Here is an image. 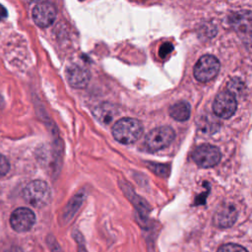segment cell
I'll list each match as a JSON object with an SVG mask.
<instances>
[{"label": "cell", "instance_id": "obj_3", "mask_svg": "<svg viewBox=\"0 0 252 252\" xmlns=\"http://www.w3.org/2000/svg\"><path fill=\"white\" fill-rule=\"evenodd\" d=\"M175 133L168 126H160L151 130L145 138V147L149 152H157L167 147L174 139Z\"/></svg>", "mask_w": 252, "mask_h": 252}, {"label": "cell", "instance_id": "obj_7", "mask_svg": "<svg viewBox=\"0 0 252 252\" xmlns=\"http://www.w3.org/2000/svg\"><path fill=\"white\" fill-rule=\"evenodd\" d=\"M35 222L34 213L28 208H19L15 210L10 217L12 228L18 232L30 230Z\"/></svg>", "mask_w": 252, "mask_h": 252}, {"label": "cell", "instance_id": "obj_16", "mask_svg": "<svg viewBox=\"0 0 252 252\" xmlns=\"http://www.w3.org/2000/svg\"><path fill=\"white\" fill-rule=\"evenodd\" d=\"M81 203H82V196H76L75 198H73V200L70 202L69 206L67 207L69 210L66 211L65 215L71 216V213H72V215H74L75 212L77 211V209L80 207ZM71 217H72V216H71Z\"/></svg>", "mask_w": 252, "mask_h": 252}, {"label": "cell", "instance_id": "obj_6", "mask_svg": "<svg viewBox=\"0 0 252 252\" xmlns=\"http://www.w3.org/2000/svg\"><path fill=\"white\" fill-rule=\"evenodd\" d=\"M237 107L236 98L233 94L228 91L220 92L215 98L213 103L214 113L220 118L231 117Z\"/></svg>", "mask_w": 252, "mask_h": 252}, {"label": "cell", "instance_id": "obj_13", "mask_svg": "<svg viewBox=\"0 0 252 252\" xmlns=\"http://www.w3.org/2000/svg\"><path fill=\"white\" fill-rule=\"evenodd\" d=\"M251 15V13L236 15V17L232 21L235 29L240 32H249L252 29V18H250Z\"/></svg>", "mask_w": 252, "mask_h": 252}, {"label": "cell", "instance_id": "obj_20", "mask_svg": "<svg viewBox=\"0 0 252 252\" xmlns=\"http://www.w3.org/2000/svg\"><path fill=\"white\" fill-rule=\"evenodd\" d=\"M28 2H31V3H32V2H36V1H39V0H27Z\"/></svg>", "mask_w": 252, "mask_h": 252}, {"label": "cell", "instance_id": "obj_14", "mask_svg": "<svg viewBox=\"0 0 252 252\" xmlns=\"http://www.w3.org/2000/svg\"><path fill=\"white\" fill-rule=\"evenodd\" d=\"M218 252H248L244 247L234 243H226L218 249Z\"/></svg>", "mask_w": 252, "mask_h": 252}, {"label": "cell", "instance_id": "obj_15", "mask_svg": "<svg viewBox=\"0 0 252 252\" xmlns=\"http://www.w3.org/2000/svg\"><path fill=\"white\" fill-rule=\"evenodd\" d=\"M149 167L151 170L156 172L157 174L160 176H166L168 174V166L165 164H159V163H150Z\"/></svg>", "mask_w": 252, "mask_h": 252}, {"label": "cell", "instance_id": "obj_5", "mask_svg": "<svg viewBox=\"0 0 252 252\" xmlns=\"http://www.w3.org/2000/svg\"><path fill=\"white\" fill-rule=\"evenodd\" d=\"M192 158L200 167H213L220 160V152L217 147L205 144L197 147L193 151Z\"/></svg>", "mask_w": 252, "mask_h": 252}, {"label": "cell", "instance_id": "obj_2", "mask_svg": "<svg viewBox=\"0 0 252 252\" xmlns=\"http://www.w3.org/2000/svg\"><path fill=\"white\" fill-rule=\"evenodd\" d=\"M24 200L35 208L47 206L51 201L49 185L42 180H33L28 183L22 192Z\"/></svg>", "mask_w": 252, "mask_h": 252}, {"label": "cell", "instance_id": "obj_11", "mask_svg": "<svg viewBox=\"0 0 252 252\" xmlns=\"http://www.w3.org/2000/svg\"><path fill=\"white\" fill-rule=\"evenodd\" d=\"M115 113H116V110L114 106L106 102L97 105L94 110V117L103 124L110 123L113 120Z\"/></svg>", "mask_w": 252, "mask_h": 252}, {"label": "cell", "instance_id": "obj_12", "mask_svg": "<svg viewBox=\"0 0 252 252\" xmlns=\"http://www.w3.org/2000/svg\"><path fill=\"white\" fill-rule=\"evenodd\" d=\"M169 115L177 121H185L190 117L191 107L186 101H179L170 106Z\"/></svg>", "mask_w": 252, "mask_h": 252}, {"label": "cell", "instance_id": "obj_9", "mask_svg": "<svg viewBox=\"0 0 252 252\" xmlns=\"http://www.w3.org/2000/svg\"><path fill=\"white\" fill-rule=\"evenodd\" d=\"M237 210L234 205L222 203L216 210L214 215V224L220 228H227L234 224L237 220Z\"/></svg>", "mask_w": 252, "mask_h": 252}, {"label": "cell", "instance_id": "obj_10", "mask_svg": "<svg viewBox=\"0 0 252 252\" xmlns=\"http://www.w3.org/2000/svg\"><path fill=\"white\" fill-rule=\"evenodd\" d=\"M66 79L72 88L83 89L89 84L91 75L88 69L78 64H71L66 69Z\"/></svg>", "mask_w": 252, "mask_h": 252}, {"label": "cell", "instance_id": "obj_18", "mask_svg": "<svg viewBox=\"0 0 252 252\" xmlns=\"http://www.w3.org/2000/svg\"><path fill=\"white\" fill-rule=\"evenodd\" d=\"M172 50H173V45L170 42H165L159 47V56L163 58L167 56Z\"/></svg>", "mask_w": 252, "mask_h": 252}, {"label": "cell", "instance_id": "obj_1", "mask_svg": "<svg viewBox=\"0 0 252 252\" xmlns=\"http://www.w3.org/2000/svg\"><path fill=\"white\" fill-rule=\"evenodd\" d=\"M143 133L142 123L134 118L125 117L119 119L112 127V135L121 144L135 143Z\"/></svg>", "mask_w": 252, "mask_h": 252}, {"label": "cell", "instance_id": "obj_17", "mask_svg": "<svg viewBox=\"0 0 252 252\" xmlns=\"http://www.w3.org/2000/svg\"><path fill=\"white\" fill-rule=\"evenodd\" d=\"M10 169V163L8 159L0 154V178L5 176Z\"/></svg>", "mask_w": 252, "mask_h": 252}, {"label": "cell", "instance_id": "obj_8", "mask_svg": "<svg viewBox=\"0 0 252 252\" xmlns=\"http://www.w3.org/2000/svg\"><path fill=\"white\" fill-rule=\"evenodd\" d=\"M32 16L36 26L39 28H47L53 24L56 18V10L52 4L41 2L33 7Z\"/></svg>", "mask_w": 252, "mask_h": 252}, {"label": "cell", "instance_id": "obj_4", "mask_svg": "<svg viewBox=\"0 0 252 252\" xmlns=\"http://www.w3.org/2000/svg\"><path fill=\"white\" fill-rule=\"evenodd\" d=\"M220 70L219 60L211 54L203 55L195 64L194 77L199 82H208L214 79Z\"/></svg>", "mask_w": 252, "mask_h": 252}, {"label": "cell", "instance_id": "obj_19", "mask_svg": "<svg viewBox=\"0 0 252 252\" xmlns=\"http://www.w3.org/2000/svg\"><path fill=\"white\" fill-rule=\"evenodd\" d=\"M5 252H23L22 251V249L20 248V247H17V246H13V247H11V248H9L7 251H5Z\"/></svg>", "mask_w": 252, "mask_h": 252}]
</instances>
